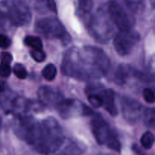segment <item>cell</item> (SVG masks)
I'll use <instances>...</instances> for the list:
<instances>
[{
  "instance_id": "6da1fadb",
  "label": "cell",
  "mask_w": 155,
  "mask_h": 155,
  "mask_svg": "<svg viewBox=\"0 0 155 155\" xmlns=\"http://www.w3.org/2000/svg\"><path fill=\"white\" fill-rule=\"evenodd\" d=\"M110 61L101 48L86 45L73 47L64 54L61 71L64 75L80 81L98 80L105 76Z\"/></svg>"
},
{
  "instance_id": "7a4b0ae2",
  "label": "cell",
  "mask_w": 155,
  "mask_h": 155,
  "mask_svg": "<svg viewBox=\"0 0 155 155\" xmlns=\"http://www.w3.org/2000/svg\"><path fill=\"white\" fill-rule=\"evenodd\" d=\"M64 133L61 126L53 117H47L39 123L37 139L32 148L38 153L54 154L64 144Z\"/></svg>"
},
{
  "instance_id": "3957f363",
  "label": "cell",
  "mask_w": 155,
  "mask_h": 155,
  "mask_svg": "<svg viewBox=\"0 0 155 155\" xmlns=\"http://www.w3.org/2000/svg\"><path fill=\"white\" fill-rule=\"evenodd\" d=\"M88 31L90 36L99 43L105 44L112 39L114 33V24L108 12L101 8L88 18Z\"/></svg>"
},
{
  "instance_id": "277c9868",
  "label": "cell",
  "mask_w": 155,
  "mask_h": 155,
  "mask_svg": "<svg viewBox=\"0 0 155 155\" xmlns=\"http://www.w3.org/2000/svg\"><path fill=\"white\" fill-rule=\"evenodd\" d=\"M0 13L16 27L27 25L32 19L31 11L24 0H2Z\"/></svg>"
},
{
  "instance_id": "5b68a950",
  "label": "cell",
  "mask_w": 155,
  "mask_h": 155,
  "mask_svg": "<svg viewBox=\"0 0 155 155\" xmlns=\"http://www.w3.org/2000/svg\"><path fill=\"white\" fill-rule=\"evenodd\" d=\"M94 138L100 145H105L110 150L120 152L121 144L110 125L101 117L96 115L90 123Z\"/></svg>"
},
{
  "instance_id": "8992f818",
  "label": "cell",
  "mask_w": 155,
  "mask_h": 155,
  "mask_svg": "<svg viewBox=\"0 0 155 155\" xmlns=\"http://www.w3.org/2000/svg\"><path fill=\"white\" fill-rule=\"evenodd\" d=\"M36 31L47 39H59L64 45L71 42V36L58 18L46 17L36 24Z\"/></svg>"
},
{
  "instance_id": "52a82bcc",
  "label": "cell",
  "mask_w": 155,
  "mask_h": 155,
  "mask_svg": "<svg viewBox=\"0 0 155 155\" xmlns=\"http://www.w3.org/2000/svg\"><path fill=\"white\" fill-rule=\"evenodd\" d=\"M13 130L19 139L33 147L39 134V122L30 116L24 114L17 115L14 123Z\"/></svg>"
},
{
  "instance_id": "ba28073f",
  "label": "cell",
  "mask_w": 155,
  "mask_h": 155,
  "mask_svg": "<svg viewBox=\"0 0 155 155\" xmlns=\"http://www.w3.org/2000/svg\"><path fill=\"white\" fill-rule=\"evenodd\" d=\"M140 41V34L133 29L120 30L114 39V46L119 55L126 56L133 51Z\"/></svg>"
},
{
  "instance_id": "9c48e42d",
  "label": "cell",
  "mask_w": 155,
  "mask_h": 155,
  "mask_svg": "<svg viewBox=\"0 0 155 155\" xmlns=\"http://www.w3.org/2000/svg\"><path fill=\"white\" fill-rule=\"evenodd\" d=\"M55 109L58 112V114L64 119H68L76 116H91L94 114L93 110L84 103L77 100L64 98L58 104Z\"/></svg>"
},
{
  "instance_id": "30bf717a",
  "label": "cell",
  "mask_w": 155,
  "mask_h": 155,
  "mask_svg": "<svg viewBox=\"0 0 155 155\" xmlns=\"http://www.w3.org/2000/svg\"><path fill=\"white\" fill-rule=\"evenodd\" d=\"M107 9L112 22L120 30H130L134 26V18L117 1H110L107 5Z\"/></svg>"
},
{
  "instance_id": "8fae6325",
  "label": "cell",
  "mask_w": 155,
  "mask_h": 155,
  "mask_svg": "<svg viewBox=\"0 0 155 155\" xmlns=\"http://www.w3.org/2000/svg\"><path fill=\"white\" fill-rule=\"evenodd\" d=\"M121 110L124 119L130 124H135L143 117L145 106L138 100L124 96L121 99Z\"/></svg>"
},
{
  "instance_id": "7c38bea8",
  "label": "cell",
  "mask_w": 155,
  "mask_h": 155,
  "mask_svg": "<svg viewBox=\"0 0 155 155\" xmlns=\"http://www.w3.org/2000/svg\"><path fill=\"white\" fill-rule=\"evenodd\" d=\"M64 97L58 89L48 86H42L38 90L39 102L42 107H54Z\"/></svg>"
},
{
  "instance_id": "4fadbf2b",
  "label": "cell",
  "mask_w": 155,
  "mask_h": 155,
  "mask_svg": "<svg viewBox=\"0 0 155 155\" xmlns=\"http://www.w3.org/2000/svg\"><path fill=\"white\" fill-rule=\"evenodd\" d=\"M139 71L135 70L133 67L127 64L118 65L114 73V81L117 85H124L128 81L131 77H139Z\"/></svg>"
},
{
  "instance_id": "5bb4252c",
  "label": "cell",
  "mask_w": 155,
  "mask_h": 155,
  "mask_svg": "<svg viewBox=\"0 0 155 155\" xmlns=\"http://www.w3.org/2000/svg\"><path fill=\"white\" fill-rule=\"evenodd\" d=\"M98 92L101 95L103 101V106L104 109L112 117L117 115L118 110L117 105L115 104V93L114 91L111 89H104L100 86L98 89Z\"/></svg>"
},
{
  "instance_id": "9a60e30c",
  "label": "cell",
  "mask_w": 155,
  "mask_h": 155,
  "mask_svg": "<svg viewBox=\"0 0 155 155\" xmlns=\"http://www.w3.org/2000/svg\"><path fill=\"white\" fill-rule=\"evenodd\" d=\"M92 8V0H77V9L79 15L83 17V18H86L90 16Z\"/></svg>"
},
{
  "instance_id": "2e32d148",
  "label": "cell",
  "mask_w": 155,
  "mask_h": 155,
  "mask_svg": "<svg viewBox=\"0 0 155 155\" xmlns=\"http://www.w3.org/2000/svg\"><path fill=\"white\" fill-rule=\"evenodd\" d=\"M125 2L133 14H139L144 10L145 0H125Z\"/></svg>"
},
{
  "instance_id": "e0dca14e",
  "label": "cell",
  "mask_w": 155,
  "mask_h": 155,
  "mask_svg": "<svg viewBox=\"0 0 155 155\" xmlns=\"http://www.w3.org/2000/svg\"><path fill=\"white\" fill-rule=\"evenodd\" d=\"M24 44L31 49H42V42L39 37L36 36H27L24 39Z\"/></svg>"
},
{
  "instance_id": "ac0fdd59",
  "label": "cell",
  "mask_w": 155,
  "mask_h": 155,
  "mask_svg": "<svg viewBox=\"0 0 155 155\" xmlns=\"http://www.w3.org/2000/svg\"><path fill=\"white\" fill-rule=\"evenodd\" d=\"M42 74L44 78L48 81H52L57 75V68L53 64H48L42 71Z\"/></svg>"
},
{
  "instance_id": "d6986e66",
  "label": "cell",
  "mask_w": 155,
  "mask_h": 155,
  "mask_svg": "<svg viewBox=\"0 0 155 155\" xmlns=\"http://www.w3.org/2000/svg\"><path fill=\"white\" fill-rule=\"evenodd\" d=\"M154 135L151 132H145L142 136L140 139V142L142 146L145 150H150L154 145Z\"/></svg>"
},
{
  "instance_id": "ffe728a7",
  "label": "cell",
  "mask_w": 155,
  "mask_h": 155,
  "mask_svg": "<svg viewBox=\"0 0 155 155\" xmlns=\"http://www.w3.org/2000/svg\"><path fill=\"white\" fill-rule=\"evenodd\" d=\"M85 148H83V145L77 142H70L65 149L64 150L63 154H82L84 152Z\"/></svg>"
},
{
  "instance_id": "44dd1931",
  "label": "cell",
  "mask_w": 155,
  "mask_h": 155,
  "mask_svg": "<svg viewBox=\"0 0 155 155\" xmlns=\"http://www.w3.org/2000/svg\"><path fill=\"white\" fill-rule=\"evenodd\" d=\"M142 118L144 119L145 124H146L148 127H154V109L145 108Z\"/></svg>"
},
{
  "instance_id": "7402d4cb",
  "label": "cell",
  "mask_w": 155,
  "mask_h": 155,
  "mask_svg": "<svg viewBox=\"0 0 155 155\" xmlns=\"http://www.w3.org/2000/svg\"><path fill=\"white\" fill-rule=\"evenodd\" d=\"M14 74H15L18 78L21 79V80H24L27 77V72L26 70L25 67L22 64L17 63L15 64L14 66Z\"/></svg>"
},
{
  "instance_id": "603a6c76",
  "label": "cell",
  "mask_w": 155,
  "mask_h": 155,
  "mask_svg": "<svg viewBox=\"0 0 155 155\" xmlns=\"http://www.w3.org/2000/svg\"><path fill=\"white\" fill-rule=\"evenodd\" d=\"M30 55L36 62L44 61L46 58V54L44 52L43 49H31Z\"/></svg>"
},
{
  "instance_id": "cb8c5ba5",
  "label": "cell",
  "mask_w": 155,
  "mask_h": 155,
  "mask_svg": "<svg viewBox=\"0 0 155 155\" xmlns=\"http://www.w3.org/2000/svg\"><path fill=\"white\" fill-rule=\"evenodd\" d=\"M143 98L146 102L152 104L154 102V91L150 88H146L143 90Z\"/></svg>"
},
{
  "instance_id": "d4e9b609",
  "label": "cell",
  "mask_w": 155,
  "mask_h": 155,
  "mask_svg": "<svg viewBox=\"0 0 155 155\" xmlns=\"http://www.w3.org/2000/svg\"><path fill=\"white\" fill-rule=\"evenodd\" d=\"M11 72H12V69L9 64H0V77L7 78L11 75Z\"/></svg>"
},
{
  "instance_id": "484cf974",
  "label": "cell",
  "mask_w": 155,
  "mask_h": 155,
  "mask_svg": "<svg viewBox=\"0 0 155 155\" xmlns=\"http://www.w3.org/2000/svg\"><path fill=\"white\" fill-rule=\"evenodd\" d=\"M12 44L10 38L3 34H0V48H8Z\"/></svg>"
},
{
  "instance_id": "4316f807",
  "label": "cell",
  "mask_w": 155,
  "mask_h": 155,
  "mask_svg": "<svg viewBox=\"0 0 155 155\" xmlns=\"http://www.w3.org/2000/svg\"><path fill=\"white\" fill-rule=\"evenodd\" d=\"M12 59H13V57H12V54L11 53L3 51L0 54V62L1 63L9 64H10L11 62L12 61Z\"/></svg>"
},
{
  "instance_id": "83f0119b",
  "label": "cell",
  "mask_w": 155,
  "mask_h": 155,
  "mask_svg": "<svg viewBox=\"0 0 155 155\" xmlns=\"http://www.w3.org/2000/svg\"><path fill=\"white\" fill-rule=\"evenodd\" d=\"M38 1L45 2V5H47V7H48L50 10L52 11V12H57V11H56L57 10V8H56V5L54 0H38Z\"/></svg>"
},
{
  "instance_id": "f1b7e54d",
  "label": "cell",
  "mask_w": 155,
  "mask_h": 155,
  "mask_svg": "<svg viewBox=\"0 0 155 155\" xmlns=\"http://www.w3.org/2000/svg\"><path fill=\"white\" fill-rule=\"evenodd\" d=\"M6 88H5V84L4 82L2 81V80H0V92H2V91L5 90Z\"/></svg>"
},
{
  "instance_id": "f546056e",
  "label": "cell",
  "mask_w": 155,
  "mask_h": 155,
  "mask_svg": "<svg viewBox=\"0 0 155 155\" xmlns=\"http://www.w3.org/2000/svg\"><path fill=\"white\" fill-rule=\"evenodd\" d=\"M2 122V116H1V114H0V128H1Z\"/></svg>"
}]
</instances>
